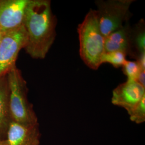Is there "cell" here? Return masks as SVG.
Returning a JSON list of instances; mask_svg holds the SVG:
<instances>
[{
  "mask_svg": "<svg viewBox=\"0 0 145 145\" xmlns=\"http://www.w3.org/2000/svg\"><path fill=\"white\" fill-rule=\"evenodd\" d=\"M57 25L50 0H29L23 23L27 36L26 53L33 59L46 57L57 36Z\"/></svg>",
  "mask_w": 145,
  "mask_h": 145,
  "instance_id": "cell-1",
  "label": "cell"
},
{
  "mask_svg": "<svg viewBox=\"0 0 145 145\" xmlns=\"http://www.w3.org/2000/svg\"><path fill=\"white\" fill-rule=\"evenodd\" d=\"M80 40V55L85 64L96 70L102 63L105 53L104 37L99 26L95 10L90 9L83 22L78 25Z\"/></svg>",
  "mask_w": 145,
  "mask_h": 145,
  "instance_id": "cell-2",
  "label": "cell"
},
{
  "mask_svg": "<svg viewBox=\"0 0 145 145\" xmlns=\"http://www.w3.org/2000/svg\"><path fill=\"white\" fill-rule=\"evenodd\" d=\"M11 119L18 123L32 126L39 124L33 105L29 102L28 88L21 70L17 66L7 74Z\"/></svg>",
  "mask_w": 145,
  "mask_h": 145,
  "instance_id": "cell-3",
  "label": "cell"
},
{
  "mask_svg": "<svg viewBox=\"0 0 145 145\" xmlns=\"http://www.w3.org/2000/svg\"><path fill=\"white\" fill-rule=\"evenodd\" d=\"M133 0L96 1L95 10L101 32L105 38L129 21L130 8Z\"/></svg>",
  "mask_w": 145,
  "mask_h": 145,
  "instance_id": "cell-4",
  "label": "cell"
},
{
  "mask_svg": "<svg viewBox=\"0 0 145 145\" xmlns=\"http://www.w3.org/2000/svg\"><path fill=\"white\" fill-rule=\"evenodd\" d=\"M27 36L24 25L5 33L0 44V78L5 76L15 66L19 53L25 47Z\"/></svg>",
  "mask_w": 145,
  "mask_h": 145,
  "instance_id": "cell-5",
  "label": "cell"
},
{
  "mask_svg": "<svg viewBox=\"0 0 145 145\" xmlns=\"http://www.w3.org/2000/svg\"><path fill=\"white\" fill-rule=\"evenodd\" d=\"M29 0H0V28L4 33L23 25Z\"/></svg>",
  "mask_w": 145,
  "mask_h": 145,
  "instance_id": "cell-6",
  "label": "cell"
},
{
  "mask_svg": "<svg viewBox=\"0 0 145 145\" xmlns=\"http://www.w3.org/2000/svg\"><path fill=\"white\" fill-rule=\"evenodd\" d=\"M145 97V88L136 80H127L119 84L112 91L111 103L123 108L127 114Z\"/></svg>",
  "mask_w": 145,
  "mask_h": 145,
  "instance_id": "cell-7",
  "label": "cell"
},
{
  "mask_svg": "<svg viewBox=\"0 0 145 145\" xmlns=\"http://www.w3.org/2000/svg\"><path fill=\"white\" fill-rule=\"evenodd\" d=\"M40 138L39 124L24 125L12 120L6 140L8 145H39Z\"/></svg>",
  "mask_w": 145,
  "mask_h": 145,
  "instance_id": "cell-8",
  "label": "cell"
},
{
  "mask_svg": "<svg viewBox=\"0 0 145 145\" xmlns=\"http://www.w3.org/2000/svg\"><path fill=\"white\" fill-rule=\"evenodd\" d=\"M132 27L129 21L119 29L104 38V50L106 52L121 51L126 56L134 57L132 44Z\"/></svg>",
  "mask_w": 145,
  "mask_h": 145,
  "instance_id": "cell-9",
  "label": "cell"
},
{
  "mask_svg": "<svg viewBox=\"0 0 145 145\" xmlns=\"http://www.w3.org/2000/svg\"><path fill=\"white\" fill-rule=\"evenodd\" d=\"M11 120L9 109V91L7 75L0 78V140L6 139Z\"/></svg>",
  "mask_w": 145,
  "mask_h": 145,
  "instance_id": "cell-10",
  "label": "cell"
},
{
  "mask_svg": "<svg viewBox=\"0 0 145 145\" xmlns=\"http://www.w3.org/2000/svg\"><path fill=\"white\" fill-rule=\"evenodd\" d=\"M145 21L141 19L132 27V44L135 60L141 54H145Z\"/></svg>",
  "mask_w": 145,
  "mask_h": 145,
  "instance_id": "cell-11",
  "label": "cell"
},
{
  "mask_svg": "<svg viewBox=\"0 0 145 145\" xmlns=\"http://www.w3.org/2000/svg\"><path fill=\"white\" fill-rule=\"evenodd\" d=\"M126 54L121 51H112L104 53L102 57V63H108L114 67H123L126 61Z\"/></svg>",
  "mask_w": 145,
  "mask_h": 145,
  "instance_id": "cell-12",
  "label": "cell"
},
{
  "mask_svg": "<svg viewBox=\"0 0 145 145\" xmlns=\"http://www.w3.org/2000/svg\"><path fill=\"white\" fill-rule=\"evenodd\" d=\"M130 120L136 124H141L145 121V97L140 101L130 112L128 113Z\"/></svg>",
  "mask_w": 145,
  "mask_h": 145,
  "instance_id": "cell-13",
  "label": "cell"
},
{
  "mask_svg": "<svg viewBox=\"0 0 145 145\" xmlns=\"http://www.w3.org/2000/svg\"><path fill=\"white\" fill-rule=\"evenodd\" d=\"M123 72L127 76V80H136L142 71L139 63L135 61L126 60L123 66Z\"/></svg>",
  "mask_w": 145,
  "mask_h": 145,
  "instance_id": "cell-14",
  "label": "cell"
},
{
  "mask_svg": "<svg viewBox=\"0 0 145 145\" xmlns=\"http://www.w3.org/2000/svg\"><path fill=\"white\" fill-rule=\"evenodd\" d=\"M136 81L145 88V71H141Z\"/></svg>",
  "mask_w": 145,
  "mask_h": 145,
  "instance_id": "cell-15",
  "label": "cell"
},
{
  "mask_svg": "<svg viewBox=\"0 0 145 145\" xmlns=\"http://www.w3.org/2000/svg\"><path fill=\"white\" fill-rule=\"evenodd\" d=\"M4 34H5V33L2 31V30L0 28V44L1 42V41H2V39L3 38V37Z\"/></svg>",
  "mask_w": 145,
  "mask_h": 145,
  "instance_id": "cell-16",
  "label": "cell"
},
{
  "mask_svg": "<svg viewBox=\"0 0 145 145\" xmlns=\"http://www.w3.org/2000/svg\"><path fill=\"white\" fill-rule=\"evenodd\" d=\"M0 145H8L7 140H0Z\"/></svg>",
  "mask_w": 145,
  "mask_h": 145,
  "instance_id": "cell-17",
  "label": "cell"
}]
</instances>
